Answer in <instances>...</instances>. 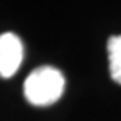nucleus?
<instances>
[{"mask_svg":"<svg viewBox=\"0 0 121 121\" xmlns=\"http://www.w3.org/2000/svg\"><path fill=\"white\" fill-rule=\"evenodd\" d=\"M64 76L52 66H42L34 69L24 82V94L34 106L54 104L64 93Z\"/></svg>","mask_w":121,"mask_h":121,"instance_id":"1","label":"nucleus"},{"mask_svg":"<svg viewBox=\"0 0 121 121\" xmlns=\"http://www.w3.org/2000/svg\"><path fill=\"white\" fill-rule=\"evenodd\" d=\"M24 47L20 39L12 32L0 34V78H12L20 67Z\"/></svg>","mask_w":121,"mask_h":121,"instance_id":"2","label":"nucleus"},{"mask_svg":"<svg viewBox=\"0 0 121 121\" xmlns=\"http://www.w3.org/2000/svg\"><path fill=\"white\" fill-rule=\"evenodd\" d=\"M109 72L113 81L121 84V35H113L108 40Z\"/></svg>","mask_w":121,"mask_h":121,"instance_id":"3","label":"nucleus"}]
</instances>
